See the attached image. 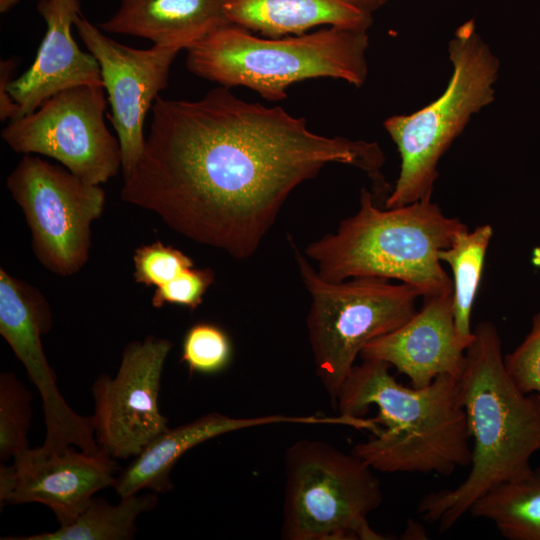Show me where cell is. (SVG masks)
<instances>
[{
    "label": "cell",
    "mask_w": 540,
    "mask_h": 540,
    "mask_svg": "<svg viewBox=\"0 0 540 540\" xmlns=\"http://www.w3.org/2000/svg\"><path fill=\"white\" fill-rule=\"evenodd\" d=\"M123 201L149 210L172 230L236 259L252 256L289 195L328 164L354 166L390 188L376 142L327 137L279 106L246 102L219 86L201 99L158 97Z\"/></svg>",
    "instance_id": "1"
},
{
    "label": "cell",
    "mask_w": 540,
    "mask_h": 540,
    "mask_svg": "<svg viewBox=\"0 0 540 540\" xmlns=\"http://www.w3.org/2000/svg\"><path fill=\"white\" fill-rule=\"evenodd\" d=\"M473 332L459 378L473 439L470 472L457 487L428 493L417 505V513L442 533L486 491L526 473L540 450V395L521 392L510 378L494 324L480 322Z\"/></svg>",
    "instance_id": "2"
},
{
    "label": "cell",
    "mask_w": 540,
    "mask_h": 540,
    "mask_svg": "<svg viewBox=\"0 0 540 540\" xmlns=\"http://www.w3.org/2000/svg\"><path fill=\"white\" fill-rule=\"evenodd\" d=\"M381 360L354 365L339 391V414L364 417L374 405L380 430L352 452L375 471L451 475L471 464L472 448L460 380L438 376L424 388L406 387Z\"/></svg>",
    "instance_id": "3"
},
{
    "label": "cell",
    "mask_w": 540,
    "mask_h": 540,
    "mask_svg": "<svg viewBox=\"0 0 540 540\" xmlns=\"http://www.w3.org/2000/svg\"><path fill=\"white\" fill-rule=\"evenodd\" d=\"M464 229L466 224L445 215L431 199L381 209L363 188L358 211L342 220L334 233L310 243L304 254L327 281L395 279L426 299L453 293L438 253Z\"/></svg>",
    "instance_id": "4"
},
{
    "label": "cell",
    "mask_w": 540,
    "mask_h": 540,
    "mask_svg": "<svg viewBox=\"0 0 540 540\" xmlns=\"http://www.w3.org/2000/svg\"><path fill=\"white\" fill-rule=\"evenodd\" d=\"M368 45L366 29L329 26L271 38L229 23L186 49V65L220 86H243L280 101L288 87L306 79L334 78L361 86L367 78Z\"/></svg>",
    "instance_id": "5"
},
{
    "label": "cell",
    "mask_w": 540,
    "mask_h": 540,
    "mask_svg": "<svg viewBox=\"0 0 540 540\" xmlns=\"http://www.w3.org/2000/svg\"><path fill=\"white\" fill-rule=\"evenodd\" d=\"M448 52L453 72L443 94L412 114L394 115L384 122L401 157L385 208L431 199L439 160L471 117L494 100L499 61L473 20L455 31Z\"/></svg>",
    "instance_id": "6"
},
{
    "label": "cell",
    "mask_w": 540,
    "mask_h": 540,
    "mask_svg": "<svg viewBox=\"0 0 540 540\" xmlns=\"http://www.w3.org/2000/svg\"><path fill=\"white\" fill-rule=\"evenodd\" d=\"M374 469L353 452L302 439L285 456V540H384L369 523L383 493Z\"/></svg>",
    "instance_id": "7"
},
{
    "label": "cell",
    "mask_w": 540,
    "mask_h": 540,
    "mask_svg": "<svg viewBox=\"0 0 540 540\" xmlns=\"http://www.w3.org/2000/svg\"><path fill=\"white\" fill-rule=\"evenodd\" d=\"M305 288L311 296L307 328L316 373L333 407L343 382L363 347L408 321L420 293L387 279H323L289 237Z\"/></svg>",
    "instance_id": "8"
},
{
    "label": "cell",
    "mask_w": 540,
    "mask_h": 540,
    "mask_svg": "<svg viewBox=\"0 0 540 540\" xmlns=\"http://www.w3.org/2000/svg\"><path fill=\"white\" fill-rule=\"evenodd\" d=\"M7 188L24 213L40 263L62 276L78 272L89 258L91 224L104 210L103 189L32 154L21 158Z\"/></svg>",
    "instance_id": "9"
},
{
    "label": "cell",
    "mask_w": 540,
    "mask_h": 540,
    "mask_svg": "<svg viewBox=\"0 0 540 540\" xmlns=\"http://www.w3.org/2000/svg\"><path fill=\"white\" fill-rule=\"evenodd\" d=\"M104 90L101 85L61 90L32 113L10 120L1 137L15 152L51 157L87 183H105L122 168V154L104 121Z\"/></svg>",
    "instance_id": "10"
},
{
    "label": "cell",
    "mask_w": 540,
    "mask_h": 540,
    "mask_svg": "<svg viewBox=\"0 0 540 540\" xmlns=\"http://www.w3.org/2000/svg\"><path fill=\"white\" fill-rule=\"evenodd\" d=\"M173 344L147 336L123 350L115 377L100 374L91 391L92 416L99 448L112 458L137 456L155 437L168 429L158 397L165 360Z\"/></svg>",
    "instance_id": "11"
},
{
    "label": "cell",
    "mask_w": 540,
    "mask_h": 540,
    "mask_svg": "<svg viewBox=\"0 0 540 540\" xmlns=\"http://www.w3.org/2000/svg\"><path fill=\"white\" fill-rule=\"evenodd\" d=\"M52 327V314L45 297L34 287L0 270V334L27 371L42 399L46 435L43 447L61 450L76 446L95 453L92 416H81L66 403L48 364L41 336Z\"/></svg>",
    "instance_id": "12"
},
{
    "label": "cell",
    "mask_w": 540,
    "mask_h": 540,
    "mask_svg": "<svg viewBox=\"0 0 540 540\" xmlns=\"http://www.w3.org/2000/svg\"><path fill=\"white\" fill-rule=\"evenodd\" d=\"M74 27L97 60L111 107L109 119L121 147L123 177L137 165L145 146L144 121L159 92L167 87L171 65L180 51L153 45L125 46L106 36L82 13Z\"/></svg>",
    "instance_id": "13"
},
{
    "label": "cell",
    "mask_w": 540,
    "mask_h": 540,
    "mask_svg": "<svg viewBox=\"0 0 540 540\" xmlns=\"http://www.w3.org/2000/svg\"><path fill=\"white\" fill-rule=\"evenodd\" d=\"M474 338L458 332L452 294L435 296L424 299L423 307L400 327L368 342L359 356L385 361L405 374L412 387L424 388L440 375L459 379Z\"/></svg>",
    "instance_id": "14"
},
{
    "label": "cell",
    "mask_w": 540,
    "mask_h": 540,
    "mask_svg": "<svg viewBox=\"0 0 540 540\" xmlns=\"http://www.w3.org/2000/svg\"><path fill=\"white\" fill-rule=\"evenodd\" d=\"M13 459L17 485L7 504L41 503L60 526L73 523L96 492L113 486L119 470L101 449L91 454L73 446L57 451L29 447Z\"/></svg>",
    "instance_id": "15"
},
{
    "label": "cell",
    "mask_w": 540,
    "mask_h": 540,
    "mask_svg": "<svg viewBox=\"0 0 540 540\" xmlns=\"http://www.w3.org/2000/svg\"><path fill=\"white\" fill-rule=\"evenodd\" d=\"M36 8L46 23V33L30 68L7 86L18 105L15 118L32 113L61 90L103 86L97 60L82 51L72 36V27L81 14L80 0H38Z\"/></svg>",
    "instance_id": "16"
},
{
    "label": "cell",
    "mask_w": 540,
    "mask_h": 540,
    "mask_svg": "<svg viewBox=\"0 0 540 540\" xmlns=\"http://www.w3.org/2000/svg\"><path fill=\"white\" fill-rule=\"evenodd\" d=\"M337 416H290L264 415L260 417L236 418L219 412H211L189 423L168 428L150 441L131 463L116 476L113 488L120 497L150 489L165 493L173 489L170 473L190 449L217 436L251 427L293 424H338Z\"/></svg>",
    "instance_id": "17"
},
{
    "label": "cell",
    "mask_w": 540,
    "mask_h": 540,
    "mask_svg": "<svg viewBox=\"0 0 540 540\" xmlns=\"http://www.w3.org/2000/svg\"><path fill=\"white\" fill-rule=\"evenodd\" d=\"M229 23L224 0H120L115 14L99 27L186 50Z\"/></svg>",
    "instance_id": "18"
},
{
    "label": "cell",
    "mask_w": 540,
    "mask_h": 540,
    "mask_svg": "<svg viewBox=\"0 0 540 540\" xmlns=\"http://www.w3.org/2000/svg\"><path fill=\"white\" fill-rule=\"evenodd\" d=\"M224 9L230 23L271 38L323 25L367 30L372 23L352 0H224Z\"/></svg>",
    "instance_id": "19"
},
{
    "label": "cell",
    "mask_w": 540,
    "mask_h": 540,
    "mask_svg": "<svg viewBox=\"0 0 540 540\" xmlns=\"http://www.w3.org/2000/svg\"><path fill=\"white\" fill-rule=\"evenodd\" d=\"M468 512L493 523L506 539L540 540V467L492 487Z\"/></svg>",
    "instance_id": "20"
},
{
    "label": "cell",
    "mask_w": 540,
    "mask_h": 540,
    "mask_svg": "<svg viewBox=\"0 0 540 540\" xmlns=\"http://www.w3.org/2000/svg\"><path fill=\"white\" fill-rule=\"evenodd\" d=\"M156 492L121 497L118 505L93 498L77 519L55 531L26 536L3 537V540H131L136 519L157 505Z\"/></svg>",
    "instance_id": "21"
},
{
    "label": "cell",
    "mask_w": 540,
    "mask_h": 540,
    "mask_svg": "<svg viewBox=\"0 0 540 540\" xmlns=\"http://www.w3.org/2000/svg\"><path fill=\"white\" fill-rule=\"evenodd\" d=\"M493 236L489 224L468 228L454 237L451 245L438 253L440 261L446 262L453 273V314L455 326L464 337L474 335L470 320L481 281L486 252Z\"/></svg>",
    "instance_id": "22"
},
{
    "label": "cell",
    "mask_w": 540,
    "mask_h": 540,
    "mask_svg": "<svg viewBox=\"0 0 540 540\" xmlns=\"http://www.w3.org/2000/svg\"><path fill=\"white\" fill-rule=\"evenodd\" d=\"M31 394L12 372L0 374L1 463L29 448Z\"/></svg>",
    "instance_id": "23"
},
{
    "label": "cell",
    "mask_w": 540,
    "mask_h": 540,
    "mask_svg": "<svg viewBox=\"0 0 540 540\" xmlns=\"http://www.w3.org/2000/svg\"><path fill=\"white\" fill-rule=\"evenodd\" d=\"M231 358V341L219 326L200 322L187 330L182 343L181 362L191 372L219 373L228 367Z\"/></svg>",
    "instance_id": "24"
},
{
    "label": "cell",
    "mask_w": 540,
    "mask_h": 540,
    "mask_svg": "<svg viewBox=\"0 0 540 540\" xmlns=\"http://www.w3.org/2000/svg\"><path fill=\"white\" fill-rule=\"evenodd\" d=\"M134 278L137 283L161 289L194 267L182 251L157 241L136 249Z\"/></svg>",
    "instance_id": "25"
},
{
    "label": "cell",
    "mask_w": 540,
    "mask_h": 540,
    "mask_svg": "<svg viewBox=\"0 0 540 540\" xmlns=\"http://www.w3.org/2000/svg\"><path fill=\"white\" fill-rule=\"evenodd\" d=\"M504 365L521 392L540 395V311L532 317L531 329L524 340L504 356Z\"/></svg>",
    "instance_id": "26"
},
{
    "label": "cell",
    "mask_w": 540,
    "mask_h": 540,
    "mask_svg": "<svg viewBox=\"0 0 540 540\" xmlns=\"http://www.w3.org/2000/svg\"><path fill=\"white\" fill-rule=\"evenodd\" d=\"M214 282L211 269L191 268L168 286L155 289L152 305L160 308L166 304L196 309L203 301L208 288Z\"/></svg>",
    "instance_id": "27"
},
{
    "label": "cell",
    "mask_w": 540,
    "mask_h": 540,
    "mask_svg": "<svg viewBox=\"0 0 540 540\" xmlns=\"http://www.w3.org/2000/svg\"><path fill=\"white\" fill-rule=\"evenodd\" d=\"M16 67L15 59L1 60L0 62V119H14L18 112V105L8 92L7 86L12 80V73Z\"/></svg>",
    "instance_id": "28"
},
{
    "label": "cell",
    "mask_w": 540,
    "mask_h": 540,
    "mask_svg": "<svg viewBox=\"0 0 540 540\" xmlns=\"http://www.w3.org/2000/svg\"><path fill=\"white\" fill-rule=\"evenodd\" d=\"M17 485L16 468L14 464L7 466L1 463L0 465V503H8L13 495Z\"/></svg>",
    "instance_id": "29"
},
{
    "label": "cell",
    "mask_w": 540,
    "mask_h": 540,
    "mask_svg": "<svg viewBox=\"0 0 540 540\" xmlns=\"http://www.w3.org/2000/svg\"><path fill=\"white\" fill-rule=\"evenodd\" d=\"M362 9L372 12L382 6L387 0H352Z\"/></svg>",
    "instance_id": "30"
},
{
    "label": "cell",
    "mask_w": 540,
    "mask_h": 540,
    "mask_svg": "<svg viewBox=\"0 0 540 540\" xmlns=\"http://www.w3.org/2000/svg\"><path fill=\"white\" fill-rule=\"evenodd\" d=\"M19 0H0V12L6 13L17 5Z\"/></svg>",
    "instance_id": "31"
},
{
    "label": "cell",
    "mask_w": 540,
    "mask_h": 540,
    "mask_svg": "<svg viewBox=\"0 0 540 540\" xmlns=\"http://www.w3.org/2000/svg\"><path fill=\"white\" fill-rule=\"evenodd\" d=\"M531 261L534 266L540 269V245L533 249Z\"/></svg>",
    "instance_id": "32"
}]
</instances>
